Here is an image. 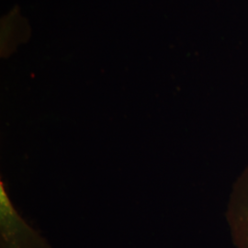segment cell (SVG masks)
<instances>
[{
  "mask_svg": "<svg viewBox=\"0 0 248 248\" xmlns=\"http://www.w3.org/2000/svg\"><path fill=\"white\" fill-rule=\"evenodd\" d=\"M0 228L1 248H51L16 212L3 182L0 183Z\"/></svg>",
  "mask_w": 248,
  "mask_h": 248,
  "instance_id": "1",
  "label": "cell"
},
{
  "mask_svg": "<svg viewBox=\"0 0 248 248\" xmlns=\"http://www.w3.org/2000/svg\"><path fill=\"white\" fill-rule=\"evenodd\" d=\"M226 219L235 247L248 248V164L232 186Z\"/></svg>",
  "mask_w": 248,
  "mask_h": 248,
  "instance_id": "2",
  "label": "cell"
}]
</instances>
